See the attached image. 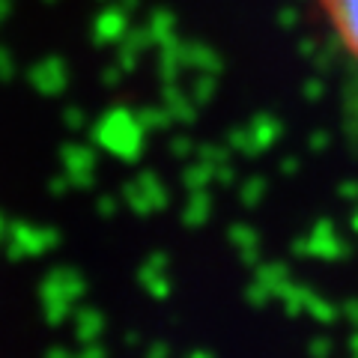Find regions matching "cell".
Masks as SVG:
<instances>
[{
  "label": "cell",
  "mask_w": 358,
  "mask_h": 358,
  "mask_svg": "<svg viewBox=\"0 0 358 358\" xmlns=\"http://www.w3.org/2000/svg\"><path fill=\"white\" fill-rule=\"evenodd\" d=\"M326 6L341 39L350 45L352 54L358 57V0H326Z\"/></svg>",
  "instance_id": "1"
}]
</instances>
